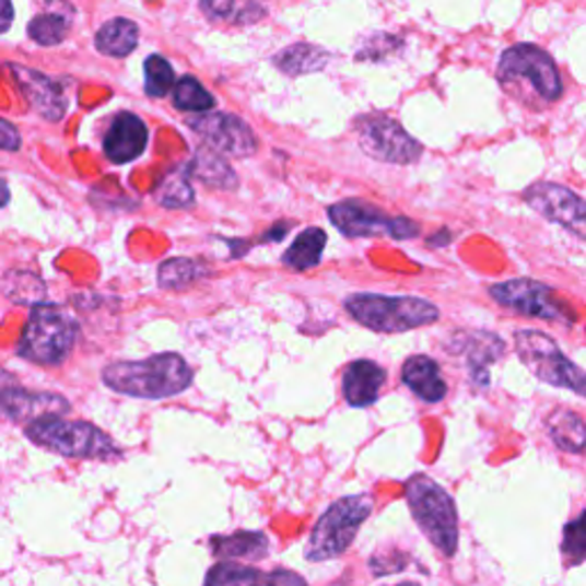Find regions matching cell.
Returning <instances> with one entry per match:
<instances>
[{
	"label": "cell",
	"instance_id": "obj_12",
	"mask_svg": "<svg viewBox=\"0 0 586 586\" xmlns=\"http://www.w3.org/2000/svg\"><path fill=\"white\" fill-rule=\"evenodd\" d=\"M188 129L198 133L209 150L220 156L248 159L259 150L255 131L236 115L230 113H200L186 119Z\"/></svg>",
	"mask_w": 586,
	"mask_h": 586
},
{
	"label": "cell",
	"instance_id": "obj_24",
	"mask_svg": "<svg viewBox=\"0 0 586 586\" xmlns=\"http://www.w3.org/2000/svg\"><path fill=\"white\" fill-rule=\"evenodd\" d=\"M328 60H330V54L321 46L293 44V46H286L284 51H280L273 58V65L282 73H286V77H303V73L324 69L328 65Z\"/></svg>",
	"mask_w": 586,
	"mask_h": 586
},
{
	"label": "cell",
	"instance_id": "obj_28",
	"mask_svg": "<svg viewBox=\"0 0 586 586\" xmlns=\"http://www.w3.org/2000/svg\"><path fill=\"white\" fill-rule=\"evenodd\" d=\"M204 276H209V271L204 268V263L195 261V259H167L161 263L159 268V284L163 289H186L190 284H195L198 280H202Z\"/></svg>",
	"mask_w": 586,
	"mask_h": 586
},
{
	"label": "cell",
	"instance_id": "obj_1",
	"mask_svg": "<svg viewBox=\"0 0 586 586\" xmlns=\"http://www.w3.org/2000/svg\"><path fill=\"white\" fill-rule=\"evenodd\" d=\"M497 81L511 99L531 110L552 106L564 94V83L552 56L534 44H518L502 54Z\"/></svg>",
	"mask_w": 586,
	"mask_h": 586
},
{
	"label": "cell",
	"instance_id": "obj_8",
	"mask_svg": "<svg viewBox=\"0 0 586 586\" xmlns=\"http://www.w3.org/2000/svg\"><path fill=\"white\" fill-rule=\"evenodd\" d=\"M516 353L539 380L586 397V372L561 353V349L554 344V339H550L548 335L539 330H518Z\"/></svg>",
	"mask_w": 586,
	"mask_h": 586
},
{
	"label": "cell",
	"instance_id": "obj_18",
	"mask_svg": "<svg viewBox=\"0 0 586 586\" xmlns=\"http://www.w3.org/2000/svg\"><path fill=\"white\" fill-rule=\"evenodd\" d=\"M387 380V374L380 364L372 360H355L347 366L344 378H341V389L344 399L353 408H370L380 397V389Z\"/></svg>",
	"mask_w": 586,
	"mask_h": 586
},
{
	"label": "cell",
	"instance_id": "obj_19",
	"mask_svg": "<svg viewBox=\"0 0 586 586\" xmlns=\"http://www.w3.org/2000/svg\"><path fill=\"white\" fill-rule=\"evenodd\" d=\"M401 378L410 392L426 401L437 403L447 397V383L443 378V372L433 358L429 355H412L403 362Z\"/></svg>",
	"mask_w": 586,
	"mask_h": 586
},
{
	"label": "cell",
	"instance_id": "obj_34",
	"mask_svg": "<svg viewBox=\"0 0 586 586\" xmlns=\"http://www.w3.org/2000/svg\"><path fill=\"white\" fill-rule=\"evenodd\" d=\"M408 564V556L403 552H389V554H376L370 559V569L376 577H385L392 573H401Z\"/></svg>",
	"mask_w": 586,
	"mask_h": 586
},
{
	"label": "cell",
	"instance_id": "obj_41",
	"mask_svg": "<svg viewBox=\"0 0 586 586\" xmlns=\"http://www.w3.org/2000/svg\"><path fill=\"white\" fill-rule=\"evenodd\" d=\"M395 586H420V584H414V582H403V584H395Z\"/></svg>",
	"mask_w": 586,
	"mask_h": 586
},
{
	"label": "cell",
	"instance_id": "obj_15",
	"mask_svg": "<svg viewBox=\"0 0 586 586\" xmlns=\"http://www.w3.org/2000/svg\"><path fill=\"white\" fill-rule=\"evenodd\" d=\"M5 71L12 77L16 90L26 96L31 108L44 117L46 121H58L67 113V99L60 83L44 77L42 71H35L23 65H5Z\"/></svg>",
	"mask_w": 586,
	"mask_h": 586
},
{
	"label": "cell",
	"instance_id": "obj_35",
	"mask_svg": "<svg viewBox=\"0 0 586 586\" xmlns=\"http://www.w3.org/2000/svg\"><path fill=\"white\" fill-rule=\"evenodd\" d=\"M257 586H307V582L298 573L280 569V571H273L268 575H261Z\"/></svg>",
	"mask_w": 586,
	"mask_h": 586
},
{
	"label": "cell",
	"instance_id": "obj_3",
	"mask_svg": "<svg viewBox=\"0 0 586 586\" xmlns=\"http://www.w3.org/2000/svg\"><path fill=\"white\" fill-rule=\"evenodd\" d=\"M406 502L412 520L426 539L445 556H454L458 550V511L454 497L431 477L414 474L406 481Z\"/></svg>",
	"mask_w": 586,
	"mask_h": 586
},
{
	"label": "cell",
	"instance_id": "obj_39",
	"mask_svg": "<svg viewBox=\"0 0 586 586\" xmlns=\"http://www.w3.org/2000/svg\"><path fill=\"white\" fill-rule=\"evenodd\" d=\"M289 227H291V223H278V225H273L271 232L263 234V241H280V238H284L289 234Z\"/></svg>",
	"mask_w": 586,
	"mask_h": 586
},
{
	"label": "cell",
	"instance_id": "obj_4",
	"mask_svg": "<svg viewBox=\"0 0 586 586\" xmlns=\"http://www.w3.org/2000/svg\"><path fill=\"white\" fill-rule=\"evenodd\" d=\"M353 321L383 335L408 332L431 326L440 319V309L424 298L383 296V293H355L344 303Z\"/></svg>",
	"mask_w": 586,
	"mask_h": 586
},
{
	"label": "cell",
	"instance_id": "obj_38",
	"mask_svg": "<svg viewBox=\"0 0 586 586\" xmlns=\"http://www.w3.org/2000/svg\"><path fill=\"white\" fill-rule=\"evenodd\" d=\"M452 238H454V236H452L449 230H440L435 236L429 238V246H431V248H445Z\"/></svg>",
	"mask_w": 586,
	"mask_h": 586
},
{
	"label": "cell",
	"instance_id": "obj_13",
	"mask_svg": "<svg viewBox=\"0 0 586 586\" xmlns=\"http://www.w3.org/2000/svg\"><path fill=\"white\" fill-rule=\"evenodd\" d=\"M525 202L550 223L564 227L577 238L586 241V200L566 186L552 181H539L525 190Z\"/></svg>",
	"mask_w": 586,
	"mask_h": 586
},
{
	"label": "cell",
	"instance_id": "obj_7",
	"mask_svg": "<svg viewBox=\"0 0 586 586\" xmlns=\"http://www.w3.org/2000/svg\"><path fill=\"white\" fill-rule=\"evenodd\" d=\"M77 337V324L62 309L54 305H35L16 353L28 362L56 366L69 358Z\"/></svg>",
	"mask_w": 586,
	"mask_h": 586
},
{
	"label": "cell",
	"instance_id": "obj_36",
	"mask_svg": "<svg viewBox=\"0 0 586 586\" xmlns=\"http://www.w3.org/2000/svg\"><path fill=\"white\" fill-rule=\"evenodd\" d=\"M0 150L5 152H19L21 150V136L14 125H10L8 119L0 117Z\"/></svg>",
	"mask_w": 586,
	"mask_h": 586
},
{
	"label": "cell",
	"instance_id": "obj_27",
	"mask_svg": "<svg viewBox=\"0 0 586 586\" xmlns=\"http://www.w3.org/2000/svg\"><path fill=\"white\" fill-rule=\"evenodd\" d=\"M154 198L165 209L190 207L195 202V192L190 186L188 167H177L173 173H167L154 190Z\"/></svg>",
	"mask_w": 586,
	"mask_h": 586
},
{
	"label": "cell",
	"instance_id": "obj_10",
	"mask_svg": "<svg viewBox=\"0 0 586 586\" xmlns=\"http://www.w3.org/2000/svg\"><path fill=\"white\" fill-rule=\"evenodd\" d=\"M328 218L341 234L351 238L389 236L397 241H408L420 236V223H414V220L403 215L389 218L380 209L360 200H344L332 204L328 209Z\"/></svg>",
	"mask_w": 586,
	"mask_h": 586
},
{
	"label": "cell",
	"instance_id": "obj_2",
	"mask_svg": "<svg viewBox=\"0 0 586 586\" xmlns=\"http://www.w3.org/2000/svg\"><path fill=\"white\" fill-rule=\"evenodd\" d=\"M104 385L113 392L136 399H169L181 395L192 383V370L177 353H161L136 362H113L104 374Z\"/></svg>",
	"mask_w": 586,
	"mask_h": 586
},
{
	"label": "cell",
	"instance_id": "obj_11",
	"mask_svg": "<svg viewBox=\"0 0 586 586\" xmlns=\"http://www.w3.org/2000/svg\"><path fill=\"white\" fill-rule=\"evenodd\" d=\"M491 296L502 305L508 307L518 314L534 316V319H543L550 324H575V312L554 296V291L543 284L529 278H518V280H508L493 284Z\"/></svg>",
	"mask_w": 586,
	"mask_h": 586
},
{
	"label": "cell",
	"instance_id": "obj_37",
	"mask_svg": "<svg viewBox=\"0 0 586 586\" xmlns=\"http://www.w3.org/2000/svg\"><path fill=\"white\" fill-rule=\"evenodd\" d=\"M14 21V8L12 0H0V33H5Z\"/></svg>",
	"mask_w": 586,
	"mask_h": 586
},
{
	"label": "cell",
	"instance_id": "obj_40",
	"mask_svg": "<svg viewBox=\"0 0 586 586\" xmlns=\"http://www.w3.org/2000/svg\"><path fill=\"white\" fill-rule=\"evenodd\" d=\"M10 202V188L5 184V179H0V207H5Z\"/></svg>",
	"mask_w": 586,
	"mask_h": 586
},
{
	"label": "cell",
	"instance_id": "obj_5",
	"mask_svg": "<svg viewBox=\"0 0 586 586\" xmlns=\"http://www.w3.org/2000/svg\"><path fill=\"white\" fill-rule=\"evenodd\" d=\"M374 500L370 495H349L337 500L324 516L316 520L305 556L309 561H330L344 554L353 541L358 539V531L372 516Z\"/></svg>",
	"mask_w": 586,
	"mask_h": 586
},
{
	"label": "cell",
	"instance_id": "obj_16",
	"mask_svg": "<svg viewBox=\"0 0 586 586\" xmlns=\"http://www.w3.org/2000/svg\"><path fill=\"white\" fill-rule=\"evenodd\" d=\"M452 351L466 358L472 383L483 389L488 387V383H491V374H488V370H491L493 362H497L504 355L506 347H504V341L493 332L462 330L454 335Z\"/></svg>",
	"mask_w": 586,
	"mask_h": 586
},
{
	"label": "cell",
	"instance_id": "obj_30",
	"mask_svg": "<svg viewBox=\"0 0 586 586\" xmlns=\"http://www.w3.org/2000/svg\"><path fill=\"white\" fill-rule=\"evenodd\" d=\"M175 106L186 113H209L215 106L213 94L202 87V83L192 77H184L175 85Z\"/></svg>",
	"mask_w": 586,
	"mask_h": 586
},
{
	"label": "cell",
	"instance_id": "obj_26",
	"mask_svg": "<svg viewBox=\"0 0 586 586\" xmlns=\"http://www.w3.org/2000/svg\"><path fill=\"white\" fill-rule=\"evenodd\" d=\"M326 232L321 227H307L298 238L291 243V248L284 253L282 261L293 268V271H309V268L319 266L326 248Z\"/></svg>",
	"mask_w": 586,
	"mask_h": 586
},
{
	"label": "cell",
	"instance_id": "obj_21",
	"mask_svg": "<svg viewBox=\"0 0 586 586\" xmlns=\"http://www.w3.org/2000/svg\"><path fill=\"white\" fill-rule=\"evenodd\" d=\"M188 173L190 177L200 179L202 184L211 188H220V190L238 188V179L232 165L225 161V156H220L218 152L209 150V146H202V150H198V154L192 156Z\"/></svg>",
	"mask_w": 586,
	"mask_h": 586
},
{
	"label": "cell",
	"instance_id": "obj_23",
	"mask_svg": "<svg viewBox=\"0 0 586 586\" xmlns=\"http://www.w3.org/2000/svg\"><path fill=\"white\" fill-rule=\"evenodd\" d=\"M211 552L218 559H263L268 539L261 531H234L230 536H213Z\"/></svg>",
	"mask_w": 586,
	"mask_h": 586
},
{
	"label": "cell",
	"instance_id": "obj_17",
	"mask_svg": "<svg viewBox=\"0 0 586 586\" xmlns=\"http://www.w3.org/2000/svg\"><path fill=\"white\" fill-rule=\"evenodd\" d=\"M146 127L144 121L133 113H121L113 119V125L104 138V152L113 163L136 161L146 146Z\"/></svg>",
	"mask_w": 586,
	"mask_h": 586
},
{
	"label": "cell",
	"instance_id": "obj_20",
	"mask_svg": "<svg viewBox=\"0 0 586 586\" xmlns=\"http://www.w3.org/2000/svg\"><path fill=\"white\" fill-rule=\"evenodd\" d=\"M200 8L213 23L253 26L266 16L263 0H200Z\"/></svg>",
	"mask_w": 586,
	"mask_h": 586
},
{
	"label": "cell",
	"instance_id": "obj_32",
	"mask_svg": "<svg viewBox=\"0 0 586 586\" xmlns=\"http://www.w3.org/2000/svg\"><path fill=\"white\" fill-rule=\"evenodd\" d=\"M67 33H69V21L56 12L35 16L28 26L31 39L42 46H58L60 42H65Z\"/></svg>",
	"mask_w": 586,
	"mask_h": 586
},
{
	"label": "cell",
	"instance_id": "obj_33",
	"mask_svg": "<svg viewBox=\"0 0 586 586\" xmlns=\"http://www.w3.org/2000/svg\"><path fill=\"white\" fill-rule=\"evenodd\" d=\"M561 552L569 559V564H579L586 556V511L564 529V541H561Z\"/></svg>",
	"mask_w": 586,
	"mask_h": 586
},
{
	"label": "cell",
	"instance_id": "obj_6",
	"mask_svg": "<svg viewBox=\"0 0 586 586\" xmlns=\"http://www.w3.org/2000/svg\"><path fill=\"white\" fill-rule=\"evenodd\" d=\"M26 437L33 445L67 458L110 460L119 456L115 440L90 422H67L62 418H46L28 424Z\"/></svg>",
	"mask_w": 586,
	"mask_h": 586
},
{
	"label": "cell",
	"instance_id": "obj_22",
	"mask_svg": "<svg viewBox=\"0 0 586 586\" xmlns=\"http://www.w3.org/2000/svg\"><path fill=\"white\" fill-rule=\"evenodd\" d=\"M548 433L552 443L566 454H582L586 449V422L569 408H556L548 418Z\"/></svg>",
	"mask_w": 586,
	"mask_h": 586
},
{
	"label": "cell",
	"instance_id": "obj_29",
	"mask_svg": "<svg viewBox=\"0 0 586 586\" xmlns=\"http://www.w3.org/2000/svg\"><path fill=\"white\" fill-rule=\"evenodd\" d=\"M261 573L253 566L236 564V561H220L204 579V586H257Z\"/></svg>",
	"mask_w": 586,
	"mask_h": 586
},
{
	"label": "cell",
	"instance_id": "obj_31",
	"mask_svg": "<svg viewBox=\"0 0 586 586\" xmlns=\"http://www.w3.org/2000/svg\"><path fill=\"white\" fill-rule=\"evenodd\" d=\"M175 87V69L163 56H150L144 60V92L150 96H165Z\"/></svg>",
	"mask_w": 586,
	"mask_h": 586
},
{
	"label": "cell",
	"instance_id": "obj_25",
	"mask_svg": "<svg viewBox=\"0 0 586 586\" xmlns=\"http://www.w3.org/2000/svg\"><path fill=\"white\" fill-rule=\"evenodd\" d=\"M138 46V26L131 19H110L96 33V48L104 56L127 58Z\"/></svg>",
	"mask_w": 586,
	"mask_h": 586
},
{
	"label": "cell",
	"instance_id": "obj_9",
	"mask_svg": "<svg viewBox=\"0 0 586 586\" xmlns=\"http://www.w3.org/2000/svg\"><path fill=\"white\" fill-rule=\"evenodd\" d=\"M355 136L366 156L383 163L410 165L422 159L424 146L397 119L387 115H362L355 119Z\"/></svg>",
	"mask_w": 586,
	"mask_h": 586
},
{
	"label": "cell",
	"instance_id": "obj_14",
	"mask_svg": "<svg viewBox=\"0 0 586 586\" xmlns=\"http://www.w3.org/2000/svg\"><path fill=\"white\" fill-rule=\"evenodd\" d=\"M69 412V401L51 392H28L16 378L0 370V420L39 422L46 418H62Z\"/></svg>",
	"mask_w": 586,
	"mask_h": 586
}]
</instances>
